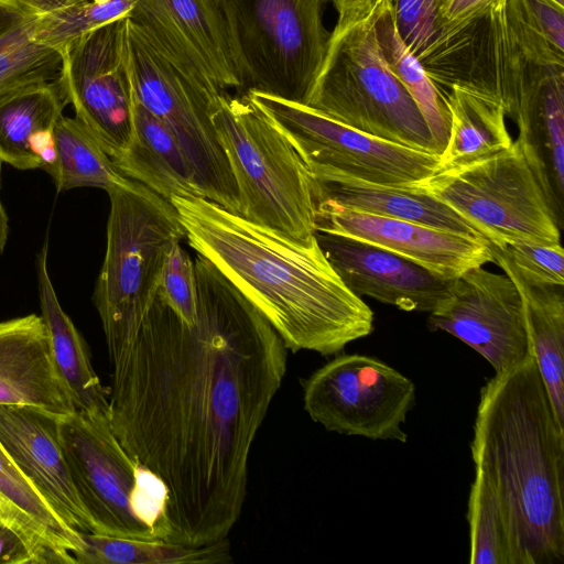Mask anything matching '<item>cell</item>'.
I'll return each instance as SVG.
<instances>
[{"label": "cell", "mask_w": 564, "mask_h": 564, "mask_svg": "<svg viewBox=\"0 0 564 564\" xmlns=\"http://www.w3.org/2000/svg\"><path fill=\"white\" fill-rule=\"evenodd\" d=\"M133 128V139L127 151L112 159L123 176L143 184L167 200L174 195L204 197L173 131L135 98Z\"/></svg>", "instance_id": "cb8c5ba5"}, {"label": "cell", "mask_w": 564, "mask_h": 564, "mask_svg": "<svg viewBox=\"0 0 564 564\" xmlns=\"http://www.w3.org/2000/svg\"><path fill=\"white\" fill-rule=\"evenodd\" d=\"M39 19L41 44L61 55L84 33L109 22L110 0H0Z\"/></svg>", "instance_id": "836d02e7"}, {"label": "cell", "mask_w": 564, "mask_h": 564, "mask_svg": "<svg viewBox=\"0 0 564 564\" xmlns=\"http://www.w3.org/2000/svg\"><path fill=\"white\" fill-rule=\"evenodd\" d=\"M304 105L369 135L441 154L416 104L384 58L373 11L361 20L335 25Z\"/></svg>", "instance_id": "5b68a950"}, {"label": "cell", "mask_w": 564, "mask_h": 564, "mask_svg": "<svg viewBox=\"0 0 564 564\" xmlns=\"http://www.w3.org/2000/svg\"><path fill=\"white\" fill-rule=\"evenodd\" d=\"M513 122L523 156L563 227L564 66H531Z\"/></svg>", "instance_id": "ffe728a7"}, {"label": "cell", "mask_w": 564, "mask_h": 564, "mask_svg": "<svg viewBox=\"0 0 564 564\" xmlns=\"http://www.w3.org/2000/svg\"><path fill=\"white\" fill-rule=\"evenodd\" d=\"M128 44L134 98L173 131L204 197L240 215L236 180L212 117L223 90L130 18Z\"/></svg>", "instance_id": "ba28073f"}, {"label": "cell", "mask_w": 564, "mask_h": 564, "mask_svg": "<svg viewBox=\"0 0 564 564\" xmlns=\"http://www.w3.org/2000/svg\"><path fill=\"white\" fill-rule=\"evenodd\" d=\"M212 117L236 180L240 215L295 240L313 237L314 181L288 138L246 94L221 91Z\"/></svg>", "instance_id": "8992f818"}, {"label": "cell", "mask_w": 564, "mask_h": 564, "mask_svg": "<svg viewBox=\"0 0 564 564\" xmlns=\"http://www.w3.org/2000/svg\"><path fill=\"white\" fill-rule=\"evenodd\" d=\"M59 437L94 533L169 542L167 489L122 447L108 416L76 410L59 419Z\"/></svg>", "instance_id": "52a82bcc"}, {"label": "cell", "mask_w": 564, "mask_h": 564, "mask_svg": "<svg viewBox=\"0 0 564 564\" xmlns=\"http://www.w3.org/2000/svg\"><path fill=\"white\" fill-rule=\"evenodd\" d=\"M326 1L215 0L230 44L237 94L305 104L328 48Z\"/></svg>", "instance_id": "9c48e42d"}, {"label": "cell", "mask_w": 564, "mask_h": 564, "mask_svg": "<svg viewBox=\"0 0 564 564\" xmlns=\"http://www.w3.org/2000/svg\"><path fill=\"white\" fill-rule=\"evenodd\" d=\"M156 294L184 319L196 315L194 261L181 246L173 242L165 256Z\"/></svg>", "instance_id": "d590c367"}, {"label": "cell", "mask_w": 564, "mask_h": 564, "mask_svg": "<svg viewBox=\"0 0 564 564\" xmlns=\"http://www.w3.org/2000/svg\"><path fill=\"white\" fill-rule=\"evenodd\" d=\"M0 405L32 406L58 416L76 411L39 315L0 322Z\"/></svg>", "instance_id": "44dd1931"}, {"label": "cell", "mask_w": 564, "mask_h": 564, "mask_svg": "<svg viewBox=\"0 0 564 564\" xmlns=\"http://www.w3.org/2000/svg\"><path fill=\"white\" fill-rule=\"evenodd\" d=\"M337 11L336 25L341 26L368 17L378 0H330Z\"/></svg>", "instance_id": "ab89813d"}, {"label": "cell", "mask_w": 564, "mask_h": 564, "mask_svg": "<svg viewBox=\"0 0 564 564\" xmlns=\"http://www.w3.org/2000/svg\"><path fill=\"white\" fill-rule=\"evenodd\" d=\"M129 18L220 90L238 89L225 22L215 0H139Z\"/></svg>", "instance_id": "d6986e66"}, {"label": "cell", "mask_w": 564, "mask_h": 564, "mask_svg": "<svg viewBox=\"0 0 564 564\" xmlns=\"http://www.w3.org/2000/svg\"><path fill=\"white\" fill-rule=\"evenodd\" d=\"M107 193V247L93 300L111 360L154 301L166 252L185 230L175 206L137 181Z\"/></svg>", "instance_id": "277c9868"}, {"label": "cell", "mask_w": 564, "mask_h": 564, "mask_svg": "<svg viewBox=\"0 0 564 564\" xmlns=\"http://www.w3.org/2000/svg\"><path fill=\"white\" fill-rule=\"evenodd\" d=\"M41 22L0 2V93L59 78L62 55L40 45Z\"/></svg>", "instance_id": "4dcf8cb0"}, {"label": "cell", "mask_w": 564, "mask_h": 564, "mask_svg": "<svg viewBox=\"0 0 564 564\" xmlns=\"http://www.w3.org/2000/svg\"><path fill=\"white\" fill-rule=\"evenodd\" d=\"M83 546L73 553L77 564H227L232 562L227 539L202 546L162 540L117 538L82 532Z\"/></svg>", "instance_id": "f546056e"}, {"label": "cell", "mask_w": 564, "mask_h": 564, "mask_svg": "<svg viewBox=\"0 0 564 564\" xmlns=\"http://www.w3.org/2000/svg\"><path fill=\"white\" fill-rule=\"evenodd\" d=\"M497 263L516 284L523 302L532 355L558 421L564 424V293L563 285L523 280L491 248Z\"/></svg>", "instance_id": "484cf974"}, {"label": "cell", "mask_w": 564, "mask_h": 564, "mask_svg": "<svg viewBox=\"0 0 564 564\" xmlns=\"http://www.w3.org/2000/svg\"><path fill=\"white\" fill-rule=\"evenodd\" d=\"M196 315L158 294L110 360L109 422L167 489L169 542L227 539L247 495L251 447L278 393L288 348L207 259L194 260Z\"/></svg>", "instance_id": "6da1fadb"}, {"label": "cell", "mask_w": 564, "mask_h": 564, "mask_svg": "<svg viewBox=\"0 0 564 564\" xmlns=\"http://www.w3.org/2000/svg\"><path fill=\"white\" fill-rule=\"evenodd\" d=\"M313 181L315 200L329 199L358 212L468 236L490 245L479 227L416 185L384 186L348 177Z\"/></svg>", "instance_id": "603a6c76"}, {"label": "cell", "mask_w": 564, "mask_h": 564, "mask_svg": "<svg viewBox=\"0 0 564 564\" xmlns=\"http://www.w3.org/2000/svg\"><path fill=\"white\" fill-rule=\"evenodd\" d=\"M41 317L46 326L51 355L76 410L109 417L108 393L96 375L87 346L62 308L47 270V242L36 256Z\"/></svg>", "instance_id": "d4e9b609"}, {"label": "cell", "mask_w": 564, "mask_h": 564, "mask_svg": "<svg viewBox=\"0 0 564 564\" xmlns=\"http://www.w3.org/2000/svg\"><path fill=\"white\" fill-rule=\"evenodd\" d=\"M32 406L0 405V443L15 465L73 529L94 533L59 437V419Z\"/></svg>", "instance_id": "ac0fdd59"}, {"label": "cell", "mask_w": 564, "mask_h": 564, "mask_svg": "<svg viewBox=\"0 0 564 564\" xmlns=\"http://www.w3.org/2000/svg\"><path fill=\"white\" fill-rule=\"evenodd\" d=\"M498 1L499 0H437L436 31L440 26L458 23L477 15Z\"/></svg>", "instance_id": "f35d334b"}, {"label": "cell", "mask_w": 564, "mask_h": 564, "mask_svg": "<svg viewBox=\"0 0 564 564\" xmlns=\"http://www.w3.org/2000/svg\"><path fill=\"white\" fill-rule=\"evenodd\" d=\"M467 521L469 563L518 564L501 499L486 475L475 469L470 485Z\"/></svg>", "instance_id": "d6a6232c"}, {"label": "cell", "mask_w": 564, "mask_h": 564, "mask_svg": "<svg viewBox=\"0 0 564 564\" xmlns=\"http://www.w3.org/2000/svg\"><path fill=\"white\" fill-rule=\"evenodd\" d=\"M554 2H556L557 4L564 7V0H553Z\"/></svg>", "instance_id": "b9f144b4"}, {"label": "cell", "mask_w": 564, "mask_h": 564, "mask_svg": "<svg viewBox=\"0 0 564 564\" xmlns=\"http://www.w3.org/2000/svg\"><path fill=\"white\" fill-rule=\"evenodd\" d=\"M491 248L523 280L534 284L564 285V251L561 243L513 242Z\"/></svg>", "instance_id": "e575fe53"}, {"label": "cell", "mask_w": 564, "mask_h": 564, "mask_svg": "<svg viewBox=\"0 0 564 564\" xmlns=\"http://www.w3.org/2000/svg\"><path fill=\"white\" fill-rule=\"evenodd\" d=\"M170 202L189 246L263 314L288 349L329 356L372 333L371 308L345 285L315 235L295 240L204 197Z\"/></svg>", "instance_id": "7a4b0ae2"}, {"label": "cell", "mask_w": 564, "mask_h": 564, "mask_svg": "<svg viewBox=\"0 0 564 564\" xmlns=\"http://www.w3.org/2000/svg\"><path fill=\"white\" fill-rule=\"evenodd\" d=\"M470 453L505 508L518 564L564 560V424L532 352L480 389Z\"/></svg>", "instance_id": "3957f363"}, {"label": "cell", "mask_w": 564, "mask_h": 564, "mask_svg": "<svg viewBox=\"0 0 564 564\" xmlns=\"http://www.w3.org/2000/svg\"><path fill=\"white\" fill-rule=\"evenodd\" d=\"M440 93L452 87L499 104L514 119L531 65L513 33L507 0L440 26L417 57Z\"/></svg>", "instance_id": "4fadbf2b"}, {"label": "cell", "mask_w": 564, "mask_h": 564, "mask_svg": "<svg viewBox=\"0 0 564 564\" xmlns=\"http://www.w3.org/2000/svg\"><path fill=\"white\" fill-rule=\"evenodd\" d=\"M0 510L44 544L74 553L80 531L70 528L26 479L0 443Z\"/></svg>", "instance_id": "1f68e13d"}, {"label": "cell", "mask_w": 564, "mask_h": 564, "mask_svg": "<svg viewBox=\"0 0 564 564\" xmlns=\"http://www.w3.org/2000/svg\"><path fill=\"white\" fill-rule=\"evenodd\" d=\"M246 95L288 138L313 180L348 177L409 187L425 181L437 169L436 154L360 132L304 104L261 93Z\"/></svg>", "instance_id": "8fae6325"}, {"label": "cell", "mask_w": 564, "mask_h": 564, "mask_svg": "<svg viewBox=\"0 0 564 564\" xmlns=\"http://www.w3.org/2000/svg\"><path fill=\"white\" fill-rule=\"evenodd\" d=\"M52 143L53 158L43 170L52 177L57 192L76 187H99L107 192L129 180L76 117L58 119Z\"/></svg>", "instance_id": "83f0119b"}, {"label": "cell", "mask_w": 564, "mask_h": 564, "mask_svg": "<svg viewBox=\"0 0 564 564\" xmlns=\"http://www.w3.org/2000/svg\"><path fill=\"white\" fill-rule=\"evenodd\" d=\"M431 330H443L481 355L495 373L531 352L522 297L507 275L482 267L451 280L446 297L430 313Z\"/></svg>", "instance_id": "9a60e30c"}, {"label": "cell", "mask_w": 564, "mask_h": 564, "mask_svg": "<svg viewBox=\"0 0 564 564\" xmlns=\"http://www.w3.org/2000/svg\"><path fill=\"white\" fill-rule=\"evenodd\" d=\"M390 1L403 41L408 48L419 57L435 37L437 0Z\"/></svg>", "instance_id": "74e56055"}, {"label": "cell", "mask_w": 564, "mask_h": 564, "mask_svg": "<svg viewBox=\"0 0 564 564\" xmlns=\"http://www.w3.org/2000/svg\"><path fill=\"white\" fill-rule=\"evenodd\" d=\"M2 161L0 160V185H1ZM9 237V217L0 196V256L2 254Z\"/></svg>", "instance_id": "60d3db41"}, {"label": "cell", "mask_w": 564, "mask_h": 564, "mask_svg": "<svg viewBox=\"0 0 564 564\" xmlns=\"http://www.w3.org/2000/svg\"><path fill=\"white\" fill-rule=\"evenodd\" d=\"M66 105L58 79L0 93V160L20 170L43 169L53 158V131Z\"/></svg>", "instance_id": "7402d4cb"}, {"label": "cell", "mask_w": 564, "mask_h": 564, "mask_svg": "<svg viewBox=\"0 0 564 564\" xmlns=\"http://www.w3.org/2000/svg\"><path fill=\"white\" fill-rule=\"evenodd\" d=\"M440 94L449 115V134L436 171L470 164L512 145L502 106L456 87Z\"/></svg>", "instance_id": "4316f807"}, {"label": "cell", "mask_w": 564, "mask_h": 564, "mask_svg": "<svg viewBox=\"0 0 564 564\" xmlns=\"http://www.w3.org/2000/svg\"><path fill=\"white\" fill-rule=\"evenodd\" d=\"M373 23L388 65L416 104L442 153L449 134L448 110L422 63L403 41L390 0L378 1Z\"/></svg>", "instance_id": "f1b7e54d"}, {"label": "cell", "mask_w": 564, "mask_h": 564, "mask_svg": "<svg viewBox=\"0 0 564 564\" xmlns=\"http://www.w3.org/2000/svg\"><path fill=\"white\" fill-rule=\"evenodd\" d=\"M414 382L388 364L338 355L303 382L308 416L328 432L405 443L402 424L416 399Z\"/></svg>", "instance_id": "7c38bea8"}, {"label": "cell", "mask_w": 564, "mask_h": 564, "mask_svg": "<svg viewBox=\"0 0 564 564\" xmlns=\"http://www.w3.org/2000/svg\"><path fill=\"white\" fill-rule=\"evenodd\" d=\"M326 259L345 285L403 311L431 313L446 297L451 280L370 242L315 232Z\"/></svg>", "instance_id": "e0dca14e"}, {"label": "cell", "mask_w": 564, "mask_h": 564, "mask_svg": "<svg viewBox=\"0 0 564 564\" xmlns=\"http://www.w3.org/2000/svg\"><path fill=\"white\" fill-rule=\"evenodd\" d=\"M315 204L316 231L370 242L444 280L492 262L491 246L473 237L358 212L329 199Z\"/></svg>", "instance_id": "2e32d148"}, {"label": "cell", "mask_w": 564, "mask_h": 564, "mask_svg": "<svg viewBox=\"0 0 564 564\" xmlns=\"http://www.w3.org/2000/svg\"><path fill=\"white\" fill-rule=\"evenodd\" d=\"M73 564L69 552L51 547L0 510V564Z\"/></svg>", "instance_id": "8d00e7d4"}, {"label": "cell", "mask_w": 564, "mask_h": 564, "mask_svg": "<svg viewBox=\"0 0 564 564\" xmlns=\"http://www.w3.org/2000/svg\"><path fill=\"white\" fill-rule=\"evenodd\" d=\"M416 186L479 227L491 247L560 243L561 228L516 140L503 152L436 171Z\"/></svg>", "instance_id": "30bf717a"}, {"label": "cell", "mask_w": 564, "mask_h": 564, "mask_svg": "<svg viewBox=\"0 0 564 564\" xmlns=\"http://www.w3.org/2000/svg\"><path fill=\"white\" fill-rule=\"evenodd\" d=\"M128 18L84 33L62 54L59 84L75 117L112 159L133 139Z\"/></svg>", "instance_id": "5bb4252c"}]
</instances>
